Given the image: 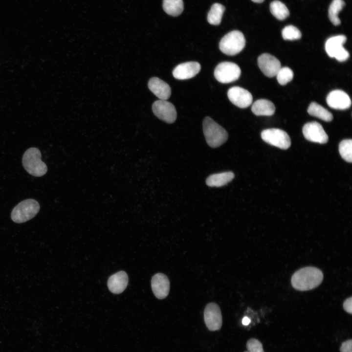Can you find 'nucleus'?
<instances>
[{
	"instance_id": "4be33fe9",
	"label": "nucleus",
	"mask_w": 352,
	"mask_h": 352,
	"mask_svg": "<svg viewBox=\"0 0 352 352\" xmlns=\"http://www.w3.org/2000/svg\"><path fill=\"white\" fill-rule=\"evenodd\" d=\"M225 9V7L220 3L213 4L207 15L208 22L212 25L220 24Z\"/></svg>"
},
{
	"instance_id": "6e6552de",
	"label": "nucleus",
	"mask_w": 352,
	"mask_h": 352,
	"mask_svg": "<svg viewBox=\"0 0 352 352\" xmlns=\"http://www.w3.org/2000/svg\"><path fill=\"white\" fill-rule=\"evenodd\" d=\"M261 137L266 143L282 149H287L291 145V140L288 134L279 129L264 130L261 133Z\"/></svg>"
},
{
	"instance_id": "72a5a7b5",
	"label": "nucleus",
	"mask_w": 352,
	"mask_h": 352,
	"mask_svg": "<svg viewBox=\"0 0 352 352\" xmlns=\"http://www.w3.org/2000/svg\"></svg>"
},
{
	"instance_id": "f3484780",
	"label": "nucleus",
	"mask_w": 352,
	"mask_h": 352,
	"mask_svg": "<svg viewBox=\"0 0 352 352\" xmlns=\"http://www.w3.org/2000/svg\"><path fill=\"white\" fill-rule=\"evenodd\" d=\"M148 88L159 100H167L171 96L169 85L158 77H154L149 80Z\"/></svg>"
},
{
	"instance_id": "f8f14e48",
	"label": "nucleus",
	"mask_w": 352,
	"mask_h": 352,
	"mask_svg": "<svg viewBox=\"0 0 352 352\" xmlns=\"http://www.w3.org/2000/svg\"><path fill=\"white\" fill-rule=\"evenodd\" d=\"M227 96L232 103L240 108L249 107L253 101L252 95L249 91L237 86L229 88Z\"/></svg>"
},
{
	"instance_id": "9b49d317",
	"label": "nucleus",
	"mask_w": 352,
	"mask_h": 352,
	"mask_svg": "<svg viewBox=\"0 0 352 352\" xmlns=\"http://www.w3.org/2000/svg\"><path fill=\"white\" fill-rule=\"evenodd\" d=\"M302 131L305 138L309 141L325 144L328 141V136L322 126L316 121L306 123Z\"/></svg>"
},
{
	"instance_id": "1a4fd4ad",
	"label": "nucleus",
	"mask_w": 352,
	"mask_h": 352,
	"mask_svg": "<svg viewBox=\"0 0 352 352\" xmlns=\"http://www.w3.org/2000/svg\"><path fill=\"white\" fill-rule=\"evenodd\" d=\"M152 109L157 118L167 123H173L176 119V111L175 106L166 100L155 101L153 104Z\"/></svg>"
},
{
	"instance_id": "f03ea898",
	"label": "nucleus",
	"mask_w": 352,
	"mask_h": 352,
	"mask_svg": "<svg viewBox=\"0 0 352 352\" xmlns=\"http://www.w3.org/2000/svg\"><path fill=\"white\" fill-rule=\"evenodd\" d=\"M203 132L207 143L213 148L220 147L228 139L226 130L210 117L203 120Z\"/></svg>"
},
{
	"instance_id": "412c9836",
	"label": "nucleus",
	"mask_w": 352,
	"mask_h": 352,
	"mask_svg": "<svg viewBox=\"0 0 352 352\" xmlns=\"http://www.w3.org/2000/svg\"><path fill=\"white\" fill-rule=\"evenodd\" d=\"M308 112L309 115L326 122H330L333 119V115L330 112L315 102L310 103Z\"/></svg>"
},
{
	"instance_id": "c85d7f7f",
	"label": "nucleus",
	"mask_w": 352,
	"mask_h": 352,
	"mask_svg": "<svg viewBox=\"0 0 352 352\" xmlns=\"http://www.w3.org/2000/svg\"><path fill=\"white\" fill-rule=\"evenodd\" d=\"M248 352H264L262 343L258 339L251 338L246 343Z\"/></svg>"
},
{
	"instance_id": "7c9ffc66",
	"label": "nucleus",
	"mask_w": 352,
	"mask_h": 352,
	"mask_svg": "<svg viewBox=\"0 0 352 352\" xmlns=\"http://www.w3.org/2000/svg\"><path fill=\"white\" fill-rule=\"evenodd\" d=\"M352 298L351 297L347 299L343 303L344 309L350 314L352 312Z\"/></svg>"
},
{
	"instance_id": "5701e85b",
	"label": "nucleus",
	"mask_w": 352,
	"mask_h": 352,
	"mask_svg": "<svg viewBox=\"0 0 352 352\" xmlns=\"http://www.w3.org/2000/svg\"><path fill=\"white\" fill-rule=\"evenodd\" d=\"M182 0H163V8L168 15L177 16L181 14L183 10Z\"/></svg>"
},
{
	"instance_id": "a878e982",
	"label": "nucleus",
	"mask_w": 352,
	"mask_h": 352,
	"mask_svg": "<svg viewBox=\"0 0 352 352\" xmlns=\"http://www.w3.org/2000/svg\"><path fill=\"white\" fill-rule=\"evenodd\" d=\"M339 152L343 159L351 163L352 161V140L344 139L339 145Z\"/></svg>"
},
{
	"instance_id": "423d86ee",
	"label": "nucleus",
	"mask_w": 352,
	"mask_h": 352,
	"mask_svg": "<svg viewBox=\"0 0 352 352\" xmlns=\"http://www.w3.org/2000/svg\"><path fill=\"white\" fill-rule=\"evenodd\" d=\"M346 40V36L342 35L329 38L325 44V50L328 56L340 62L346 61L350 56L349 53L343 46Z\"/></svg>"
},
{
	"instance_id": "bb28decb",
	"label": "nucleus",
	"mask_w": 352,
	"mask_h": 352,
	"mask_svg": "<svg viewBox=\"0 0 352 352\" xmlns=\"http://www.w3.org/2000/svg\"><path fill=\"white\" fill-rule=\"evenodd\" d=\"M277 80L281 85H285L293 78V72L288 67H281L276 74Z\"/></svg>"
},
{
	"instance_id": "a211bd4d",
	"label": "nucleus",
	"mask_w": 352,
	"mask_h": 352,
	"mask_svg": "<svg viewBox=\"0 0 352 352\" xmlns=\"http://www.w3.org/2000/svg\"><path fill=\"white\" fill-rule=\"evenodd\" d=\"M128 280L127 274L124 271H120L109 277L107 283L108 287L112 293L119 294L126 288Z\"/></svg>"
},
{
	"instance_id": "2f4dec72",
	"label": "nucleus",
	"mask_w": 352,
	"mask_h": 352,
	"mask_svg": "<svg viewBox=\"0 0 352 352\" xmlns=\"http://www.w3.org/2000/svg\"><path fill=\"white\" fill-rule=\"evenodd\" d=\"M250 322V319L247 316H244L242 320V324L244 326L248 325Z\"/></svg>"
},
{
	"instance_id": "b1692460",
	"label": "nucleus",
	"mask_w": 352,
	"mask_h": 352,
	"mask_svg": "<svg viewBox=\"0 0 352 352\" xmlns=\"http://www.w3.org/2000/svg\"><path fill=\"white\" fill-rule=\"evenodd\" d=\"M344 5L345 2L343 0H333L330 5L329 17L330 22L334 25H338L341 22L338 15Z\"/></svg>"
},
{
	"instance_id": "9d476101",
	"label": "nucleus",
	"mask_w": 352,
	"mask_h": 352,
	"mask_svg": "<svg viewBox=\"0 0 352 352\" xmlns=\"http://www.w3.org/2000/svg\"><path fill=\"white\" fill-rule=\"evenodd\" d=\"M205 324L209 330L215 331L220 329L222 318L219 306L215 303L208 304L204 310Z\"/></svg>"
},
{
	"instance_id": "c756f323",
	"label": "nucleus",
	"mask_w": 352,
	"mask_h": 352,
	"mask_svg": "<svg viewBox=\"0 0 352 352\" xmlns=\"http://www.w3.org/2000/svg\"><path fill=\"white\" fill-rule=\"evenodd\" d=\"M352 340L351 339L343 342L340 348V352H352Z\"/></svg>"
},
{
	"instance_id": "7ed1b4c3",
	"label": "nucleus",
	"mask_w": 352,
	"mask_h": 352,
	"mask_svg": "<svg viewBox=\"0 0 352 352\" xmlns=\"http://www.w3.org/2000/svg\"><path fill=\"white\" fill-rule=\"evenodd\" d=\"M22 165L28 173L35 176H42L47 171L46 164L41 160V153L36 148H30L24 153Z\"/></svg>"
},
{
	"instance_id": "0eeeda50",
	"label": "nucleus",
	"mask_w": 352,
	"mask_h": 352,
	"mask_svg": "<svg viewBox=\"0 0 352 352\" xmlns=\"http://www.w3.org/2000/svg\"><path fill=\"white\" fill-rule=\"evenodd\" d=\"M241 70L237 64L230 62H223L217 65L214 70V76L220 83L226 84L238 80Z\"/></svg>"
},
{
	"instance_id": "20e7f679",
	"label": "nucleus",
	"mask_w": 352,
	"mask_h": 352,
	"mask_svg": "<svg viewBox=\"0 0 352 352\" xmlns=\"http://www.w3.org/2000/svg\"><path fill=\"white\" fill-rule=\"evenodd\" d=\"M245 45V39L242 33L239 30H233L222 38L219 48L224 54L233 56L240 53Z\"/></svg>"
},
{
	"instance_id": "ddd939ff",
	"label": "nucleus",
	"mask_w": 352,
	"mask_h": 352,
	"mask_svg": "<svg viewBox=\"0 0 352 352\" xmlns=\"http://www.w3.org/2000/svg\"><path fill=\"white\" fill-rule=\"evenodd\" d=\"M258 65L262 72L268 77L276 76L281 67L279 60L268 53L262 54L258 57Z\"/></svg>"
},
{
	"instance_id": "393cba45",
	"label": "nucleus",
	"mask_w": 352,
	"mask_h": 352,
	"mask_svg": "<svg viewBox=\"0 0 352 352\" xmlns=\"http://www.w3.org/2000/svg\"><path fill=\"white\" fill-rule=\"evenodd\" d=\"M270 10L272 14L280 20L285 19L289 14L286 6L279 0H274L270 3Z\"/></svg>"
},
{
	"instance_id": "39448f33",
	"label": "nucleus",
	"mask_w": 352,
	"mask_h": 352,
	"mask_svg": "<svg viewBox=\"0 0 352 352\" xmlns=\"http://www.w3.org/2000/svg\"><path fill=\"white\" fill-rule=\"evenodd\" d=\"M40 209L39 203L33 199H25L12 210L11 214L12 220L16 223H23L33 218Z\"/></svg>"
},
{
	"instance_id": "4468645a",
	"label": "nucleus",
	"mask_w": 352,
	"mask_h": 352,
	"mask_svg": "<svg viewBox=\"0 0 352 352\" xmlns=\"http://www.w3.org/2000/svg\"><path fill=\"white\" fill-rule=\"evenodd\" d=\"M327 104L336 110H346L351 106V100L345 91L336 89L330 92L326 98Z\"/></svg>"
},
{
	"instance_id": "473e14b6",
	"label": "nucleus",
	"mask_w": 352,
	"mask_h": 352,
	"mask_svg": "<svg viewBox=\"0 0 352 352\" xmlns=\"http://www.w3.org/2000/svg\"><path fill=\"white\" fill-rule=\"evenodd\" d=\"M252 1L256 3H261L264 1V0H251Z\"/></svg>"
},
{
	"instance_id": "f257e3e1",
	"label": "nucleus",
	"mask_w": 352,
	"mask_h": 352,
	"mask_svg": "<svg viewBox=\"0 0 352 352\" xmlns=\"http://www.w3.org/2000/svg\"><path fill=\"white\" fill-rule=\"evenodd\" d=\"M323 279V274L320 269L307 266L296 271L291 277V283L295 289L307 291L317 287Z\"/></svg>"
},
{
	"instance_id": "aec40b11",
	"label": "nucleus",
	"mask_w": 352,
	"mask_h": 352,
	"mask_svg": "<svg viewBox=\"0 0 352 352\" xmlns=\"http://www.w3.org/2000/svg\"><path fill=\"white\" fill-rule=\"evenodd\" d=\"M234 176V174L232 172L215 174L207 178L206 183L209 187H221L230 182Z\"/></svg>"
},
{
	"instance_id": "dca6fc26",
	"label": "nucleus",
	"mask_w": 352,
	"mask_h": 352,
	"mask_svg": "<svg viewBox=\"0 0 352 352\" xmlns=\"http://www.w3.org/2000/svg\"><path fill=\"white\" fill-rule=\"evenodd\" d=\"M200 68V65L198 62H185L176 66L173 71V75L176 79H188L195 77Z\"/></svg>"
},
{
	"instance_id": "cd10ccee",
	"label": "nucleus",
	"mask_w": 352,
	"mask_h": 352,
	"mask_svg": "<svg viewBox=\"0 0 352 352\" xmlns=\"http://www.w3.org/2000/svg\"><path fill=\"white\" fill-rule=\"evenodd\" d=\"M282 35L284 40L290 41L299 39L302 36L300 31L291 25L285 27L282 30Z\"/></svg>"
},
{
	"instance_id": "6ab92c4d",
	"label": "nucleus",
	"mask_w": 352,
	"mask_h": 352,
	"mask_svg": "<svg viewBox=\"0 0 352 352\" xmlns=\"http://www.w3.org/2000/svg\"><path fill=\"white\" fill-rule=\"evenodd\" d=\"M251 110L256 115L270 116L275 111V107L272 102L266 99H259L253 104Z\"/></svg>"
},
{
	"instance_id": "2eb2a0df",
	"label": "nucleus",
	"mask_w": 352,
	"mask_h": 352,
	"mask_svg": "<svg viewBox=\"0 0 352 352\" xmlns=\"http://www.w3.org/2000/svg\"><path fill=\"white\" fill-rule=\"evenodd\" d=\"M151 286L154 296L159 299H163L169 294L170 281L166 275L156 273L152 278Z\"/></svg>"
}]
</instances>
